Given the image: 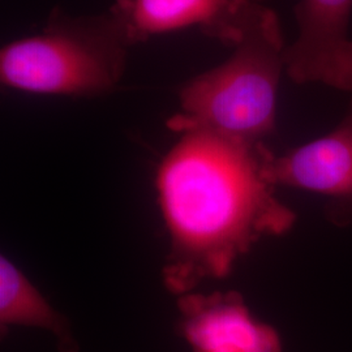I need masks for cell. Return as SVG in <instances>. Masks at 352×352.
<instances>
[{
	"label": "cell",
	"instance_id": "7",
	"mask_svg": "<svg viewBox=\"0 0 352 352\" xmlns=\"http://www.w3.org/2000/svg\"><path fill=\"white\" fill-rule=\"evenodd\" d=\"M265 175L274 187L352 197V100L334 131L280 157L272 154Z\"/></svg>",
	"mask_w": 352,
	"mask_h": 352
},
{
	"label": "cell",
	"instance_id": "4",
	"mask_svg": "<svg viewBox=\"0 0 352 352\" xmlns=\"http://www.w3.org/2000/svg\"><path fill=\"white\" fill-rule=\"evenodd\" d=\"M298 37L285 51V72L296 84L352 91V0H299Z\"/></svg>",
	"mask_w": 352,
	"mask_h": 352
},
{
	"label": "cell",
	"instance_id": "1",
	"mask_svg": "<svg viewBox=\"0 0 352 352\" xmlns=\"http://www.w3.org/2000/svg\"><path fill=\"white\" fill-rule=\"evenodd\" d=\"M272 154L264 142L180 133L155 180L170 235L162 279L171 294L182 296L204 279L227 277L257 241L295 225L296 215L265 175Z\"/></svg>",
	"mask_w": 352,
	"mask_h": 352
},
{
	"label": "cell",
	"instance_id": "3",
	"mask_svg": "<svg viewBox=\"0 0 352 352\" xmlns=\"http://www.w3.org/2000/svg\"><path fill=\"white\" fill-rule=\"evenodd\" d=\"M286 47L277 13L264 6L226 62L180 89L179 113L167 126L179 135L202 131L264 142L276 129Z\"/></svg>",
	"mask_w": 352,
	"mask_h": 352
},
{
	"label": "cell",
	"instance_id": "2",
	"mask_svg": "<svg viewBox=\"0 0 352 352\" xmlns=\"http://www.w3.org/2000/svg\"><path fill=\"white\" fill-rule=\"evenodd\" d=\"M133 45L124 0L97 14L55 8L38 34L1 49L0 81L32 94L100 97L120 84Z\"/></svg>",
	"mask_w": 352,
	"mask_h": 352
},
{
	"label": "cell",
	"instance_id": "8",
	"mask_svg": "<svg viewBox=\"0 0 352 352\" xmlns=\"http://www.w3.org/2000/svg\"><path fill=\"white\" fill-rule=\"evenodd\" d=\"M0 325L46 330L56 340L59 352H80L68 318L56 312L4 256L0 258Z\"/></svg>",
	"mask_w": 352,
	"mask_h": 352
},
{
	"label": "cell",
	"instance_id": "5",
	"mask_svg": "<svg viewBox=\"0 0 352 352\" xmlns=\"http://www.w3.org/2000/svg\"><path fill=\"white\" fill-rule=\"evenodd\" d=\"M179 330L193 352H283L277 330L252 316L236 291L177 299Z\"/></svg>",
	"mask_w": 352,
	"mask_h": 352
},
{
	"label": "cell",
	"instance_id": "6",
	"mask_svg": "<svg viewBox=\"0 0 352 352\" xmlns=\"http://www.w3.org/2000/svg\"><path fill=\"white\" fill-rule=\"evenodd\" d=\"M135 43L158 34L197 28L234 47L264 7L253 0H124Z\"/></svg>",
	"mask_w": 352,
	"mask_h": 352
},
{
	"label": "cell",
	"instance_id": "9",
	"mask_svg": "<svg viewBox=\"0 0 352 352\" xmlns=\"http://www.w3.org/2000/svg\"><path fill=\"white\" fill-rule=\"evenodd\" d=\"M253 1H257V3H263L264 0H253Z\"/></svg>",
	"mask_w": 352,
	"mask_h": 352
}]
</instances>
